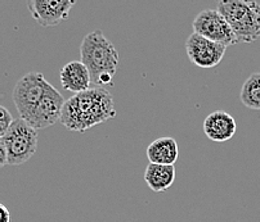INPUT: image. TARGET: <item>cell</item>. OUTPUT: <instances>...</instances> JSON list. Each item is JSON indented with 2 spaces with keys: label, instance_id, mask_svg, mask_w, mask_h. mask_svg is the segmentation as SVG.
I'll return each mask as SVG.
<instances>
[{
  "label": "cell",
  "instance_id": "cell-13",
  "mask_svg": "<svg viewBox=\"0 0 260 222\" xmlns=\"http://www.w3.org/2000/svg\"><path fill=\"white\" fill-rule=\"evenodd\" d=\"M175 180L174 166L155 165L150 163L144 171V181L148 188L156 193H162L169 189Z\"/></svg>",
  "mask_w": 260,
  "mask_h": 222
},
{
  "label": "cell",
  "instance_id": "cell-4",
  "mask_svg": "<svg viewBox=\"0 0 260 222\" xmlns=\"http://www.w3.org/2000/svg\"><path fill=\"white\" fill-rule=\"evenodd\" d=\"M7 152L8 165L20 166L34 157L38 149V131L23 120H14L2 139Z\"/></svg>",
  "mask_w": 260,
  "mask_h": 222
},
{
  "label": "cell",
  "instance_id": "cell-11",
  "mask_svg": "<svg viewBox=\"0 0 260 222\" xmlns=\"http://www.w3.org/2000/svg\"><path fill=\"white\" fill-rule=\"evenodd\" d=\"M61 84L64 90L71 93H83L91 88L90 75L80 60H72L61 69Z\"/></svg>",
  "mask_w": 260,
  "mask_h": 222
},
{
  "label": "cell",
  "instance_id": "cell-1",
  "mask_svg": "<svg viewBox=\"0 0 260 222\" xmlns=\"http://www.w3.org/2000/svg\"><path fill=\"white\" fill-rule=\"evenodd\" d=\"M115 116L116 108L110 90L90 88L67 99L62 110L61 124L70 131L85 132L91 127L112 120Z\"/></svg>",
  "mask_w": 260,
  "mask_h": 222
},
{
  "label": "cell",
  "instance_id": "cell-15",
  "mask_svg": "<svg viewBox=\"0 0 260 222\" xmlns=\"http://www.w3.org/2000/svg\"><path fill=\"white\" fill-rule=\"evenodd\" d=\"M13 121L14 120L12 117L11 112L6 107L0 105V140L6 136V134L11 129L12 124H13Z\"/></svg>",
  "mask_w": 260,
  "mask_h": 222
},
{
  "label": "cell",
  "instance_id": "cell-3",
  "mask_svg": "<svg viewBox=\"0 0 260 222\" xmlns=\"http://www.w3.org/2000/svg\"><path fill=\"white\" fill-rule=\"evenodd\" d=\"M216 11L224 17L237 43H254L260 38V4L246 0H223Z\"/></svg>",
  "mask_w": 260,
  "mask_h": 222
},
{
  "label": "cell",
  "instance_id": "cell-6",
  "mask_svg": "<svg viewBox=\"0 0 260 222\" xmlns=\"http://www.w3.org/2000/svg\"><path fill=\"white\" fill-rule=\"evenodd\" d=\"M193 33L211 40L216 44L230 47L237 44L236 38L225 18L216 9H204L194 18Z\"/></svg>",
  "mask_w": 260,
  "mask_h": 222
},
{
  "label": "cell",
  "instance_id": "cell-14",
  "mask_svg": "<svg viewBox=\"0 0 260 222\" xmlns=\"http://www.w3.org/2000/svg\"><path fill=\"white\" fill-rule=\"evenodd\" d=\"M241 103L252 110H260V72L252 73L242 85Z\"/></svg>",
  "mask_w": 260,
  "mask_h": 222
},
{
  "label": "cell",
  "instance_id": "cell-9",
  "mask_svg": "<svg viewBox=\"0 0 260 222\" xmlns=\"http://www.w3.org/2000/svg\"><path fill=\"white\" fill-rule=\"evenodd\" d=\"M75 6V0H31L28 11L36 22L43 27H53L62 23Z\"/></svg>",
  "mask_w": 260,
  "mask_h": 222
},
{
  "label": "cell",
  "instance_id": "cell-7",
  "mask_svg": "<svg viewBox=\"0 0 260 222\" xmlns=\"http://www.w3.org/2000/svg\"><path fill=\"white\" fill-rule=\"evenodd\" d=\"M185 50L189 60L200 68H214L220 63L225 55L227 47L208 40L192 32L185 42Z\"/></svg>",
  "mask_w": 260,
  "mask_h": 222
},
{
  "label": "cell",
  "instance_id": "cell-2",
  "mask_svg": "<svg viewBox=\"0 0 260 222\" xmlns=\"http://www.w3.org/2000/svg\"><path fill=\"white\" fill-rule=\"evenodd\" d=\"M80 57V62L90 75L91 88L106 89V86H114V76L119 66V53L102 31H93L83 39Z\"/></svg>",
  "mask_w": 260,
  "mask_h": 222
},
{
  "label": "cell",
  "instance_id": "cell-10",
  "mask_svg": "<svg viewBox=\"0 0 260 222\" xmlns=\"http://www.w3.org/2000/svg\"><path fill=\"white\" fill-rule=\"evenodd\" d=\"M204 132L214 143H225L232 139L237 130L236 120L225 110H215L204 120Z\"/></svg>",
  "mask_w": 260,
  "mask_h": 222
},
{
  "label": "cell",
  "instance_id": "cell-12",
  "mask_svg": "<svg viewBox=\"0 0 260 222\" xmlns=\"http://www.w3.org/2000/svg\"><path fill=\"white\" fill-rule=\"evenodd\" d=\"M178 156H179V149L177 141L169 136L155 140L147 148V158L150 163L155 165L174 166Z\"/></svg>",
  "mask_w": 260,
  "mask_h": 222
},
{
  "label": "cell",
  "instance_id": "cell-16",
  "mask_svg": "<svg viewBox=\"0 0 260 222\" xmlns=\"http://www.w3.org/2000/svg\"><path fill=\"white\" fill-rule=\"evenodd\" d=\"M11 221V213L8 208L3 203H0V222H9Z\"/></svg>",
  "mask_w": 260,
  "mask_h": 222
},
{
  "label": "cell",
  "instance_id": "cell-17",
  "mask_svg": "<svg viewBox=\"0 0 260 222\" xmlns=\"http://www.w3.org/2000/svg\"><path fill=\"white\" fill-rule=\"evenodd\" d=\"M8 165V159H7V152L6 146H4L3 141L0 140V168Z\"/></svg>",
  "mask_w": 260,
  "mask_h": 222
},
{
  "label": "cell",
  "instance_id": "cell-8",
  "mask_svg": "<svg viewBox=\"0 0 260 222\" xmlns=\"http://www.w3.org/2000/svg\"><path fill=\"white\" fill-rule=\"evenodd\" d=\"M64 103L66 100L63 95L52 85V88L47 91L44 98L36 105L28 120L25 122H27L36 131L53 126L61 121Z\"/></svg>",
  "mask_w": 260,
  "mask_h": 222
},
{
  "label": "cell",
  "instance_id": "cell-5",
  "mask_svg": "<svg viewBox=\"0 0 260 222\" xmlns=\"http://www.w3.org/2000/svg\"><path fill=\"white\" fill-rule=\"evenodd\" d=\"M52 88L39 72H30L17 81L13 89V103L20 113L21 120L27 121L35 107Z\"/></svg>",
  "mask_w": 260,
  "mask_h": 222
}]
</instances>
